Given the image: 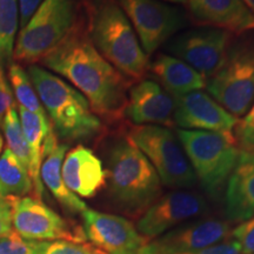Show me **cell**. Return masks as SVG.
Listing matches in <instances>:
<instances>
[{
	"mask_svg": "<svg viewBox=\"0 0 254 254\" xmlns=\"http://www.w3.org/2000/svg\"><path fill=\"white\" fill-rule=\"evenodd\" d=\"M41 62L67 79L86 98L97 116L109 120L124 116L129 82L98 52L86 33L74 27Z\"/></svg>",
	"mask_w": 254,
	"mask_h": 254,
	"instance_id": "6da1fadb",
	"label": "cell"
},
{
	"mask_svg": "<svg viewBox=\"0 0 254 254\" xmlns=\"http://www.w3.org/2000/svg\"><path fill=\"white\" fill-rule=\"evenodd\" d=\"M187 7L205 26L236 34L254 31V15L243 0H189Z\"/></svg>",
	"mask_w": 254,
	"mask_h": 254,
	"instance_id": "ac0fdd59",
	"label": "cell"
},
{
	"mask_svg": "<svg viewBox=\"0 0 254 254\" xmlns=\"http://www.w3.org/2000/svg\"><path fill=\"white\" fill-rule=\"evenodd\" d=\"M0 195H2V192H1V189H0Z\"/></svg>",
	"mask_w": 254,
	"mask_h": 254,
	"instance_id": "74e56055",
	"label": "cell"
},
{
	"mask_svg": "<svg viewBox=\"0 0 254 254\" xmlns=\"http://www.w3.org/2000/svg\"><path fill=\"white\" fill-rule=\"evenodd\" d=\"M118 4L132 24L147 57L167 43L185 24L182 9L161 0H118Z\"/></svg>",
	"mask_w": 254,
	"mask_h": 254,
	"instance_id": "30bf717a",
	"label": "cell"
},
{
	"mask_svg": "<svg viewBox=\"0 0 254 254\" xmlns=\"http://www.w3.org/2000/svg\"><path fill=\"white\" fill-rule=\"evenodd\" d=\"M14 106L13 91H12L7 81V78H6L4 67L0 64V126L4 122L6 113Z\"/></svg>",
	"mask_w": 254,
	"mask_h": 254,
	"instance_id": "4dcf8cb0",
	"label": "cell"
},
{
	"mask_svg": "<svg viewBox=\"0 0 254 254\" xmlns=\"http://www.w3.org/2000/svg\"><path fill=\"white\" fill-rule=\"evenodd\" d=\"M230 39L231 33L227 31L213 27L195 28L171 38L166 49L207 80L224 63Z\"/></svg>",
	"mask_w": 254,
	"mask_h": 254,
	"instance_id": "8fae6325",
	"label": "cell"
},
{
	"mask_svg": "<svg viewBox=\"0 0 254 254\" xmlns=\"http://www.w3.org/2000/svg\"><path fill=\"white\" fill-rule=\"evenodd\" d=\"M150 68L161 87L173 97L193 91H202L206 87V78L189 64L173 56L158 55L150 64Z\"/></svg>",
	"mask_w": 254,
	"mask_h": 254,
	"instance_id": "ffe728a7",
	"label": "cell"
},
{
	"mask_svg": "<svg viewBox=\"0 0 254 254\" xmlns=\"http://www.w3.org/2000/svg\"><path fill=\"white\" fill-rule=\"evenodd\" d=\"M66 152L67 145L57 144L56 147L44 158L40 170L41 182L64 208L69 212L82 213L87 209L86 204L67 189L63 179L62 167Z\"/></svg>",
	"mask_w": 254,
	"mask_h": 254,
	"instance_id": "7402d4cb",
	"label": "cell"
},
{
	"mask_svg": "<svg viewBox=\"0 0 254 254\" xmlns=\"http://www.w3.org/2000/svg\"><path fill=\"white\" fill-rule=\"evenodd\" d=\"M231 237L240 247L243 254H254V217L238 225L231 231Z\"/></svg>",
	"mask_w": 254,
	"mask_h": 254,
	"instance_id": "f546056e",
	"label": "cell"
},
{
	"mask_svg": "<svg viewBox=\"0 0 254 254\" xmlns=\"http://www.w3.org/2000/svg\"><path fill=\"white\" fill-rule=\"evenodd\" d=\"M75 0H44L20 28L13 51L17 62L36 63L55 50L75 27Z\"/></svg>",
	"mask_w": 254,
	"mask_h": 254,
	"instance_id": "8992f818",
	"label": "cell"
},
{
	"mask_svg": "<svg viewBox=\"0 0 254 254\" xmlns=\"http://www.w3.org/2000/svg\"><path fill=\"white\" fill-rule=\"evenodd\" d=\"M28 77L57 135L65 140L81 141L90 140L101 132L99 117L72 85L36 65L28 67Z\"/></svg>",
	"mask_w": 254,
	"mask_h": 254,
	"instance_id": "3957f363",
	"label": "cell"
},
{
	"mask_svg": "<svg viewBox=\"0 0 254 254\" xmlns=\"http://www.w3.org/2000/svg\"><path fill=\"white\" fill-rule=\"evenodd\" d=\"M13 230L12 225V204L9 196L0 195V236Z\"/></svg>",
	"mask_w": 254,
	"mask_h": 254,
	"instance_id": "1f68e13d",
	"label": "cell"
},
{
	"mask_svg": "<svg viewBox=\"0 0 254 254\" xmlns=\"http://www.w3.org/2000/svg\"><path fill=\"white\" fill-rule=\"evenodd\" d=\"M185 254H243L240 247L234 240H227L217 245L206 247V249L189 252Z\"/></svg>",
	"mask_w": 254,
	"mask_h": 254,
	"instance_id": "d6a6232c",
	"label": "cell"
},
{
	"mask_svg": "<svg viewBox=\"0 0 254 254\" xmlns=\"http://www.w3.org/2000/svg\"><path fill=\"white\" fill-rule=\"evenodd\" d=\"M9 199L13 230L25 239L86 243L84 228L64 219L41 200L31 196H9Z\"/></svg>",
	"mask_w": 254,
	"mask_h": 254,
	"instance_id": "9c48e42d",
	"label": "cell"
},
{
	"mask_svg": "<svg viewBox=\"0 0 254 254\" xmlns=\"http://www.w3.org/2000/svg\"><path fill=\"white\" fill-rule=\"evenodd\" d=\"M127 136L148 159L165 186L184 190L195 185L196 178L189 158L171 129L141 125L133 127Z\"/></svg>",
	"mask_w": 254,
	"mask_h": 254,
	"instance_id": "ba28073f",
	"label": "cell"
},
{
	"mask_svg": "<svg viewBox=\"0 0 254 254\" xmlns=\"http://www.w3.org/2000/svg\"><path fill=\"white\" fill-rule=\"evenodd\" d=\"M8 75L11 79L15 98L19 101V106L23 107L28 112L37 114L40 118L50 120L33 85H32L31 79L27 75V73L24 71V68L18 64H11Z\"/></svg>",
	"mask_w": 254,
	"mask_h": 254,
	"instance_id": "d4e9b609",
	"label": "cell"
},
{
	"mask_svg": "<svg viewBox=\"0 0 254 254\" xmlns=\"http://www.w3.org/2000/svg\"><path fill=\"white\" fill-rule=\"evenodd\" d=\"M164 2H172V4H179V5H187L189 0H161Z\"/></svg>",
	"mask_w": 254,
	"mask_h": 254,
	"instance_id": "e575fe53",
	"label": "cell"
},
{
	"mask_svg": "<svg viewBox=\"0 0 254 254\" xmlns=\"http://www.w3.org/2000/svg\"><path fill=\"white\" fill-rule=\"evenodd\" d=\"M231 228L217 219L195 220L148 241L141 254H185L227 241Z\"/></svg>",
	"mask_w": 254,
	"mask_h": 254,
	"instance_id": "9a60e30c",
	"label": "cell"
},
{
	"mask_svg": "<svg viewBox=\"0 0 254 254\" xmlns=\"http://www.w3.org/2000/svg\"><path fill=\"white\" fill-rule=\"evenodd\" d=\"M2 147H4V138H2V135L0 134V153H1Z\"/></svg>",
	"mask_w": 254,
	"mask_h": 254,
	"instance_id": "8d00e7d4",
	"label": "cell"
},
{
	"mask_svg": "<svg viewBox=\"0 0 254 254\" xmlns=\"http://www.w3.org/2000/svg\"><path fill=\"white\" fill-rule=\"evenodd\" d=\"M106 174L111 199L131 217L142 215L161 196L157 171L128 136L111 147Z\"/></svg>",
	"mask_w": 254,
	"mask_h": 254,
	"instance_id": "7a4b0ae2",
	"label": "cell"
},
{
	"mask_svg": "<svg viewBox=\"0 0 254 254\" xmlns=\"http://www.w3.org/2000/svg\"><path fill=\"white\" fill-rule=\"evenodd\" d=\"M19 27V0H0V64H9L13 57Z\"/></svg>",
	"mask_w": 254,
	"mask_h": 254,
	"instance_id": "cb8c5ba5",
	"label": "cell"
},
{
	"mask_svg": "<svg viewBox=\"0 0 254 254\" xmlns=\"http://www.w3.org/2000/svg\"><path fill=\"white\" fill-rule=\"evenodd\" d=\"M44 0H19V25L23 28Z\"/></svg>",
	"mask_w": 254,
	"mask_h": 254,
	"instance_id": "836d02e7",
	"label": "cell"
},
{
	"mask_svg": "<svg viewBox=\"0 0 254 254\" xmlns=\"http://www.w3.org/2000/svg\"><path fill=\"white\" fill-rule=\"evenodd\" d=\"M209 95L234 117L245 116L254 104V43L228 47L224 63L206 81Z\"/></svg>",
	"mask_w": 254,
	"mask_h": 254,
	"instance_id": "52a82bcc",
	"label": "cell"
},
{
	"mask_svg": "<svg viewBox=\"0 0 254 254\" xmlns=\"http://www.w3.org/2000/svg\"><path fill=\"white\" fill-rule=\"evenodd\" d=\"M244 4H245L247 7L251 12H252V14L254 15V0H243Z\"/></svg>",
	"mask_w": 254,
	"mask_h": 254,
	"instance_id": "d590c367",
	"label": "cell"
},
{
	"mask_svg": "<svg viewBox=\"0 0 254 254\" xmlns=\"http://www.w3.org/2000/svg\"><path fill=\"white\" fill-rule=\"evenodd\" d=\"M174 124L180 129L220 133L234 138L238 119L204 91L177 95Z\"/></svg>",
	"mask_w": 254,
	"mask_h": 254,
	"instance_id": "5bb4252c",
	"label": "cell"
},
{
	"mask_svg": "<svg viewBox=\"0 0 254 254\" xmlns=\"http://www.w3.org/2000/svg\"><path fill=\"white\" fill-rule=\"evenodd\" d=\"M177 136L202 190L211 198H219L239 159L236 139L215 132L180 128Z\"/></svg>",
	"mask_w": 254,
	"mask_h": 254,
	"instance_id": "5b68a950",
	"label": "cell"
},
{
	"mask_svg": "<svg viewBox=\"0 0 254 254\" xmlns=\"http://www.w3.org/2000/svg\"><path fill=\"white\" fill-rule=\"evenodd\" d=\"M32 241L33 254H107L88 243L68 240Z\"/></svg>",
	"mask_w": 254,
	"mask_h": 254,
	"instance_id": "4316f807",
	"label": "cell"
},
{
	"mask_svg": "<svg viewBox=\"0 0 254 254\" xmlns=\"http://www.w3.org/2000/svg\"><path fill=\"white\" fill-rule=\"evenodd\" d=\"M90 39L98 52L129 79H140L150 67L134 28L116 0H98L91 15Z\"/></svg>",
	"mask_w": 254,
	"mask_h": 254,
	"instance_id": "277c9868",
	"label": "cell"
},
{
	"mask_svg": "<svg viewBox=\"0 0 254 254\" xmlns=\"http://www.w3.org/2000/svg\"><path fill=\"white\" fill-rule=\"evenodd\" d=\"M206 212L207 204L204 196L190 190H177L155 200L139 218L136 230L151 241Z\"/></svg>",
	"mask_w": 254,
	"mask_h": 254,
	"instance_id": "7c38bea8",
	"label": "cell"
},
{
	"mask_svg": "<svg viewBox=\"0 0 254 254\" xmlns=\"http://www.w3.org/2000/svg\"><path fill=\"white\" fill-rule=\"evenodd\" d=\"M0 189L5 196H25L33 192L30 173L8 148L0 155Z\"/></svg>",
	"mask_w": 254,
	"mask_h": 254,
	"instance_id": "603a6c76",
	"label": "cell"
},
{
	"mask_svg": "<svg viewBox=\"0 0 254 254\" xmlns=\"http://www.w3.org/2000/svg\"><path fill=\"white\" fill-rule=\"evenodd\" d=\"M19 118L30 151V177L33 183V192L37 199L41 200L44 193V185L40 178L41 164L44 160L45 142L49 136L55 135L52 124L50 120L40 118L37 114L28 112L19 106Z\"/></svg>",
	"mask_w": 254,
	"mask_h": 254,
	"instance_id": "44dd1931",
	"label": "cell"
},
{
	"mask_svg": "<svg viewBox=\"0 0 254 254\" xmlns=\"http://www.w3.org/2000/svg\"><path fill=\"white\" fill-rule=\"evenodd\" d=\"M62 174L65 185L75 195L92 198L107 183L106 170L93 151L79 145L65 155Z\"/></svg>",
	"mask_w": 254,
	"mask_h": 254,
	"instance_id": "e0dca14e",
	"label": "cell"
},
{
	"mask_svg": "<svg viewBox=\"0 0 254 254\" xmlns=\"http://www.w3.org/2000/svg\"><path fill=\"white\" fill-rule=\"evenodd\" d=\"M1 127L6 141H7V148L12 151V153L28 171L30 170V151H28V146L26 139H25L23 127H21L20 118H19V114L17 112V107H12L6 113Z\"/></svg>",
	"mask_w": 254,
	"mask_h": 254,
	"instance_id": "484cf974",
	"label": "cell"
},
{
	"mask_svg": "<svg viewBox=\"0 0 254 254\" xmlns=\"http://www.w3.org/2000/svg\"><path fill=\"white\" fill-rule=\"evenodd\" d=\"M233 134L237 146H240L243 151L254 153V104L244 118L238 120Z\"/></svg>",
	"mask_w": 254,
	"mask_h": 254,
	"instance_id": "83f0119b",
	"label": "cell"
},
{
	"mask_svg": "<svg viewBox=\"0 0 254 254\" xmlns=\"http://www.w3.org/2000/svg\"><path fill=\"white\" fill-rule=\"evenodd\" d=\"M225 214L232 221H245L254 215V153L240 151L226 184Z\"/></svg>",
	"mask_w": 254,
	"mask_h": 254,
	"instance_id": "d6986e66",
	"label": "cell"
},
{
	"mask_svg": "<svg viewBox=\"0 0 254 254\" xmlns=\"http://www.w3.org/2000/svg\"><path fill=\"white\" fill-rule=\"evenodd\" d=\"M0 254H33L32 241L12 230L0 236Z\"/></svg>",
	"mask_w": 254,
	"mask_h": 254,
	"instance_id": "f1b7e54d",
	"label": "cell"
},
{
	"mask_svg": "<svg viewBox=\"0 0 254 254\" xmlns=\"http://www.w3.org/2000/svg\"><path fill=\"white\" fill-rule=\"evenodd\" d=\"M176 99L160 84L153 80H139L127 95L124 116L136 126L174 125Z\"/></svg>",
	"mask_w": 254,
	"mask_h": 254,
	"instance_id": "2e32d148",
	"label": "cell"
},
{
	"mask_svg": "<svg viewBox=\"0 0 254 254\" xmlns=\"http://www.w3.org/2000/svg\"><path fill=\"white\" fill-rule=\"evenodd\" d=\"M84 232L92 245L107 254H141L148 241L131 221L94 209L81 213Z\"/></svg>",
	"mask_w": 254,
	"mask_h": 254,
	"instance_id": "4fadbf2b",
	"label": "cell"
}]
</instances>
